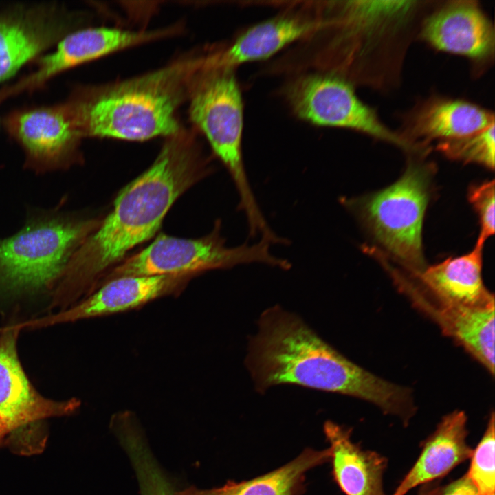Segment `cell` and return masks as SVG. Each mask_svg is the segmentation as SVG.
<instances>
[{
  "label": "cell",
  "mask_w": 495,
  "mask_h": 495,
  "mask_svg": "<svg viewBox=\"0 0 495 495\" xmlns=\"http://www.w3.org/2000/svg\"><path fill=\"white\" fill-rule=\"evenodd\" d=\"M92 228L91 221L60 214L30 220L16 234L0 241V286L38 289L61 278Z\"/></svg>",
  "instance_id": "cell-7"
},
{
  "label": "cell",
  "mask_w": 495,
  "mask_h": 495,
  "mask_svg": "<svg viewBox=\"0 0 495 495\" xmlns=\"http://www.w3.org/2000/svg\"><path fill=\"white\" fill-rule=\"evenodd\" d=\"M324 431L329 443L335 480L346 495H385L383 475L386 459L363 450L351 439V431L327 421Z\"/></svg>",
  "instance_id": "cell-20"
},
{
  "label": "cell",
  "mask_w": 495,
  "mask_h": 495,
  "mask_svg": "<svg viewBox=\"0 0 495 495\" xmlns=\"http://www.w3.org/2000/svg\"><path fill=\"white\" fill-rule=\"evenodd\" d=\"M494 113L461 98L432 95L404 116L402 138L418 150L439 142L473 134L494 124Z\"/></svg>",
  "instance_id": "cell-14"
},
{
  "label": "cell",
  "mask_w": 495,
  "mask_h": 495,
  "mask_svg": "<svg viewBox=\"0 0 495 495\" xmlns=\"http://www.w3.org/2000/svg\"><path fill=\"white\" fill-rule=\"evenodd\" d=\"M417 36L437 50L465 57L477 71L494 60V25L477 1H436Z\"/></svg>",
  "instance_id": "cell-11"
},
{
  "label": "cell",
  "mask_w": 495,
  "mask_h": 495,
  "mask_svg": "<svg viewBox=\"0 0 495 495\" xmlns=\"http://www.w3.org/2000/svg\"><path fill=\"white\" fill-rule=\"evenodd\" d=\"M491 495H494V494H491Z\"/></svg>",
  "instance_id": "cell-30"
},
{
  "label": "cell",
  "mask_w": 495,
  "mask_h": 495,
  "mask_svg": "<svg viewBox=\"0 0 495 495\" xmlns=\"http://www.w3.org/2000/svg\"><path fill=\"white\" fill-rule=\"evenodd\" d=\"M429 1H343L329 6L336 57L331 72L355 83L385 89L401 78L404 57L417 36Z\"/></svg>",
  "instance_id": "cell-4"
},
{
  "label": "cell",
  "mask_w": 495,
  "mask_h": 495,
  "mask_svg": "<svg viewBox=\"0 0 495 495\" xmlns=\"http://www.w3.org/2000/svg\"><path fill=\"white\" fill-rule=\"evenodd\" d=\"M220 224L199 239L160 235L147 248L117 266L107 280L127 276H192L201 272L227 269L241 264L262 263L283 270L290 263L270 252L271 243L261 239L252 245L228 247L220 234Z\"/></svg>",
  "instance_id": "cell-8"
},
{
  "label": "cell",
  "mask_w": 495,
  "mask_h": 495,
  "mask_svg": "<svg viewBox=\"0 0 495 495\" xmlns=\"http://www.w3.org/2000/svg\"><path fill=\"white\" fill-rule=\"evenodd\" d=\"M59 5L15 6L0 11V82L74 30Z\"/></svg>",
  "instance_id": "cell-13"
},
{
  "label": "cell",
  "mask_w": 495,
  "mask_h": 495,
  "mask_svg": "<svg viewBox=\"0 0 495 495\" xmlns=\"http://www.w3.org/2000/svg\"><path fill=\"white\" fill-rule=\"evenodd\" d=\"M188 100L191 120L204 134L233 180L239 197V207L246 216L250 235L267 232L269 225L244 166L243 104L234 69L211 66L206 58L193 76Z\"/></svg>",
  "instance_id": "cell-5"
},
{
  "label": "cell",
  "mask_w": 495,
  "mask_h": 495,
  "mask_svg": "<svg viewBox=\"0 0 495 495\" xmlns=\"http://www.w3.org/2000/svg\"><path fill=\"white\" fill-rule=\"evenodd\" d=\"M494 181L485 182L470 188L468 200L476 212L480 232L475 244L483 248L485 241L494 234Z\"/></svg>",
  "instance_id": "cell-25"
},
{
  "label": "cell",
  "mask_w": 495,
  "mask_h": 495,
  "mask_svg": "<svg viewBox=\"0 0 495 495\" xmlns=\"http://www.w3.org/2000/svg\"><path fill=\"white\" fill-rule=\"evenodd\" d=\"M256 390L290 384L360 398L407 424L416 411L411 389L349 360L302 319L280 307L266 309L245 361Z\"/></svg>",
  "instance_id": "cell-1"
},
{
  "label": "cell",
  "mask_w": 495,
  "mask_h": 495,
  "mask_svg": "<svg viewBox=\"0 0 495 495\" xmlns=\"http://www.w3.org/2000/svg\"><path fill=\"white\" fill-rule=\"evenodd\" d=\"M329 448L307 449L293 461L259 477L232 483L214 489L189 487L176 492V495H295L305 473L330 459Z\"/></svg>",
  "instance_id": "cell-22"
},
{
  "label": "cell",
  "mask_w": 495,
  "mask_h": 495,
  "mask_svg": "<svg viewBox=\"0 0 495 495\" xmlns=\"http://www.w3.org/2000/svg\"><path fill=\"white\" fill-rule=\"evenodd\" d=\"M3 125L23 148L25 166L37 173L69 166L82 138L67 102L12 111L4 118Z\"/></svg>",
  "instance_id": "cell-10"
},
{
  "label": "cell",
  "mask_w": 495,
  "mask_h": 495,
  "mask_svg": "<svg viewBox=\"0 0 495 495\" xmlns=\"http://www.w3.org/2000/svg\"><path fill=\"white\" fill-rule=\"evenodd\" d=\"M440 495H481L467 474L443 487Z\"/></svg>",
  "instance_id": "cell-27"
},
{
  "label": "cell",
  "mask_w": 495,
  "mask_h": 495,
  "mask_svg": "<svg viewBox=\"0 0 495 495\" xmlns=\"http://www.w3.org/2000/svg\"><path fill=\"white\" fill-rule=\"evenodd\" d=\"M285 95L293 112L303 121L318 126L351 129L406 151L418 152L358 96L352 83L335 73L302 75L287 86Z\"/></svg>",
  "instance_id": "cell-9"
},
{
  "label": "cell",
  "mask_w": 495,
  "mask_h": 495,
  "mask_svg": "<svg viewBox=\"0 0 495 495\" xmlns=\"http://www.w3.org/2000/svg\"><path fill=\"white\" fill-rule=\"evenodd\" d=\"M467 421L461 410L443 417L424 441L417 460L393 495H405L418 485L435 481L470 459L473 450L467 441Z\"/></svg>",
  "instance_id": "cell-18"
},
{
  "label": "cell",
  "mask_w": 495,
  "mask_h": 495,
  "mask_svg": "<svg viewBox=\"0 0 495 495\" xmlns=\"http://www.w3.org/2000/svg\"><path fill=\"white\" fill-rule=\"evenodd\" d=\"M445 334L452 336L494 373V307L469 309L441 305L428 309Z\"/></svg>",
  "instance_id": "cell-21"
},
{
  "label": "cell",
  "mask_w": 495,
  "mask_h": 495,
  "mask_svg": "<svg viewBox=\"0 0 495 495\" xmlns=\"http://www.w3.org/2000/svg\"><path fill=\"white\" fill-rule=\"evenodd\" d=\"M190 276H127L107 280L72 308L26 324L41 326L108 316L140 307L182 287Z\"/></svg>",
  "instance_id": "cell-15"
},
{
  "label": "cell",
  "mask_w": 495,
  "mask_h": 495,
  "mask_svg": "<svg viewBox=\"0 0 495 495\" xmlns=\"http://www.w3.org/2000/svg\"><path fill=\"white\" fill-rule=\"evenodd\" d=\"M19 329H7L0 336V417L10 432L45 418L70 413L78 405L74 399H47L33 388L17 355Z\"/></svg>",
  "instance_id": "cell-16"
},
{
  "label": "cell",
  "mask_w": 495,
  "mask_h": 495,
  "mask_svg": "<svg viewBox=\"0 0 495 495\" xmlns=\"http://www.w3.org/2000/svg\"><path fill=\"white\" fill-rule=\"evenodd\" d=\"M208 165L192 133L182 129L168 137L152 166L122 190L111 213L74 253L60 290L77 296L151 238L176 199L208 173Z\"/></svg>",
  "instance_id": "cell-2"
},
{
  "label": "cell",
  "mask_w": 495,
  "mask_h": 495,
  "mask_svg": "<svg viewBox=\"0 0 495 495\" xmlns=\"http://www.w3.org/2000/svg\"><path fill=\"white\" fill-rule=\"evenodd\" d=\"M171 32V30L146 32L105 27L73 30L56 43L54 52L36 58L34 72L1 89L0 103L21 93L38 89L74 67Z\"/></svg>",
  "instance_id": "cell-12"
},
{
  "label": "cell",
  "mask_w": 495,
  "mask_h": 495,
  "mask_svg": "<svg viewBox=\"0 0 495 495\" xmlns=\"http://www.w3.org/2000/svg\"><path fill=\"white\" fill-rule=\"evenodd\" d=\"M137 478L140 495H175L176 492L161 469H146Z\"/></svg>",
  "instance_id": "cell-26"
},
{
  "label": "cell",
  "mask_w": 495,
  "mask_h": 495,
  "mask_svg": "<svg viewBox=\"0 0 495 495\" xmlns=\"http://www.w3.org/2000/svg\"><path fill=\"white\" fill-rule=\"evenodd\" d=\"M494 414L490 417L485 431L473 450L467 476L481 495L494 494L495 490V427Z\"/></svg>",
  "instance_id": "cell-24"
},
{
  "label": "cell",
  "mask_w": 495,
  "mask_h": 495,
  "mask_svg": "<svg viewBox=\"0 0 495 495\" xmlns=\"http://www.w3.org/2000/svg\"><path fill=\"white\" fill-rule=\"evenodd\" d=\"M483 248L450 257L416 274L439 304L469 309L494 307V296L482 279Z\"/></svg>",
  "instance_id": "cell-19"
},
{
  "label": "cell",
  "mask_w": 495,
  "mask_h": 495,
  "mask_svg": "<svg viewBox=\"0 0 495 495\" xmlns=\"http://www.w3.org/2000/svg\"><path fill=\"white\" fill-rule=\"evenodd\" d=\"M494 128L495 124L471 135L439 142L436 148L450 159L494 170Z\"/></svg>",
  "instance_id": "cell-23"
},
{
  "label": "cell",
  "mask_w": 495,
  "mask_h": 495,
  "mask_svg": "<svg viewBox=\"0 0 495 495\" xmlns=\"http://www.w3.org/2000/svg\"><path fill=\"white\" fill-rule=\"evenodd\" d=\"M432 165L410 164L389 186L342 204L353 211L375 239L414 275L426 267L422 227L430 197Z\"/></svg>",
  "instance_id": "cell-6"
},
{
  "label": "cell",
  "mask_w": 495,
  "mask_h": 495,
  "mask_svg": "<svg viewBox=\"0 0 495 495\" xmlns=\"http://www.w3.org/2000/svg\"><path fill=\"white\" fill-rule=\"evenodd\" d=\"M321 19L287 14L258 23L223 50L210 54V65L234 69L241 64L266 59L286 46L320 30Z\"/></svg>",
  "instance_id": "cell-17"
},
{
  "label": "cell",
  "mask_w": 495,
  "mask_h": 495,
  "mask_svg": "<svg viewBox=\"0 0 495 495\" xmlns=\"http://www.w3.org/2000/svg\"><path fill=\"white\" fill-rule=\"evenodd\" d=\"M207 54H190L120 82L76 89L67 102L82 137L145 140L177 133V111Z\"/></svg>",
  "instance_id": "cell-3"
},
{
  "label": "cell",
  "mask_w": 495,
  "mask_h": 495,
  "mask_svg": "<svg viewBox=\"0 0 495 495\" xmlns=\"http://www.w3.org/2000/svg\"><path fill=\"white\" fill-rule=\"evenodd\" d=\"M10 432L8 426L5 421L0 417V443L4 437Z\"/></svg>",
  "instance_id": "cell-29"
},
{
  "label": "cell",
  "mask_w": 495,
  "mask_h": 495,
  "mask_svg": "<svg viewBox=\"0 0 495 495\" xmlns=\"http://www.w3.org/2000/svg\"><path fill=\"white\" fill-rule=\"evenodd\" d=\"M441 489L438 481H433L421 485L417 495H440Z\"/></svg>",
  "instance_id": "cell-28"
}]
</instances>
